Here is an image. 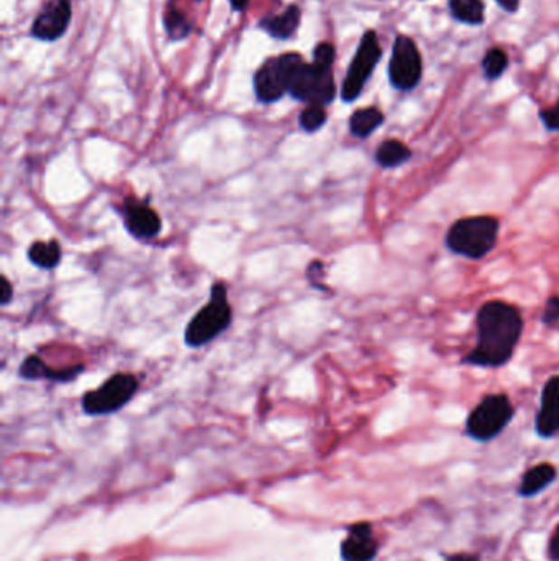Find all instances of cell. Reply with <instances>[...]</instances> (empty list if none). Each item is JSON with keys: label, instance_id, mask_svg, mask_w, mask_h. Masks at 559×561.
Masks as SVG:
<instances>
[{"label": "cell", "instance_id": "obj_3", "mask_svg": "<svg viewBox=\"0 0 559 561\" xmlns=\"http://www.w3.org/2000/svg\"><path fill=\"white\" fill-rule=\"evenodd\" d=\"M500 220L496 215H469L453 222L445 235L446 250L455 256L481 261L497 246Z\"/></svg>", "mask_w": 559, "mask_h": 561}, {"label": "cell", "instance_id": "obj_26", "mask_svg": "<svg viewBox=\"0 0 559 561\" xmlns=\"http://www.w3.org/2000/svg\"><path fill=\"white\" fill-rule=\"evenodd\" d=\"M324 264L320 261H312L308 270H307V278L310 280V284L314 286L315 290H327L324 284H320V280H324Z\"/></svg>", "mask_w": 559, "mask_h": 561}, {"label": "cell", "instance_id": "obj_17", "mask_svg": "<svg viewBox=\"0 0 559 561\" xmlns=\"http://www.w3.org/2000/svg\"><path fill=\"white\" fill-rule=\"evenodd\" d=\"M385 122V115L377 107H363L351 114L348 128L355 138L366 140L376 133Z\"/></svg>", "mask_w": 559, "mask_h": 561}, {"label": "cell", "instance_id": "obj_27", "mask_svg": "<svg viewBox=\"0 0 559 561\" xmlns=\"http://www.w3.org/2000/svg\"><path fill=\"white\" fill-rule=\"evenodd\" d=\"M12 299H14V286L10 284V280L5 276H2V282H0V304L4 308H7L10 302H12Z\"/></svg>", "mask_w": 559, "mask_h": 561}, {"label": "cell", "instance_id": "obj_1", "mask_svg": "<svg viewBox=\"0 0 559 561\" xmlns=\"http://www.w3.org/2000/svg\"><path fill=\"white\" fill-rule=\"evenodd\" d=\"M476 343L463 357L471 368L498 369L508 365L524 337V314L516 304L490 299L476 312Z\"/></svg>", "mask_w": 559, "mask_h": 561}, {"label": "cell", "instance_id": "obj_32", "mask_svg": "<svg viewBox=\"0 0 559 561\" xmlns=\"http://www.w3.org/2000/svg\"><path fill=\"white\" fill-rule=\"evenodd\" d=\"M199 2H201V0H199Z\"/></svg>", "mask_w": 559, "mask_h": 561}, {"label": "cell", "instance_id": "obj_24", "mask_svg": "<svg viewBox=\"0 0 559 561\" xmlns=\"http://www.w3.org/2000/svg\"><path fill=\"white\" fill-rule=\"evenodd\" d=\"M540 320L548 328H556L559 325V294H553L545 300Z\"/></svg>", "mask_w": 559, "mask_h": 561}, {"label": "cell", "instance_id": "obj_6", "mask_svg": "<svg viewBox=\"0 0 559 561\" xmlns=\"http://www.w3.org/2000/svg\"><path fill=\"white\" fill-rule=\"evenodd\" d=\"M138 387L140 383L137 376L130 373H115L97 389L82 395V411L92 417L118 413L138 393Z\"/></svg>", "mask_w": 559, "mask_h": 561}, {"label": "cell", "instance_id": "obj_14", "mask_svg": "<svg viewBox=\"0 0 559 561\" xmlns=\"http://www.w3.org/2000/svg\"><path fill=\"white\" fill-rule=\"evenodd\" d=\"M84 369H86L84 365H76V366H71V368L52 369L50 366H46V363L42 358L28 357L20 365L18 375H20V377H24V379H28V381L48 379V381H54V383H71L76 377L81 376V373Z\"/></svg>", "mask_w": 559, "mask_h": 561}, {"label": "cell", "instance_id": "obj_5", "mask_svg": "<svg viewBox=\"0 0 559 561\" xmlns=\"http://www.w3.org/2000/svg\"><path fill=\"white\" fill-rule=\"evenodd\" d=\"M516 417V405L506 393H492L482 397L468 414L464 435L478 443H489L507 429Z\"/></svg>", "mask_w": 559, "mask_h": 561}, {"label": "cell", "instance_id": "obj_21", "mask_svg": "<svg viewBox=\"0 0 559 561\" xmlns=\"http://www.w3.org/2000/svg\"><path fill=\"white\" fill-rule=\"evenodd\" d=\"M448 7L451 17L464 25L481 27L486 20V7L482 0H448Z\"/></svg>", "mask_w": 559, "mask_h": 561}, {"label": "cell", "instance_id": "obj_4", "mask_svg": "<svg viewBox=\"0 0 559 561\" xmlns=\"http://www.w3.org/2000/svg\"><path fill=\"white\" fill-rule=\"evenodd\" d=\"M233 320V310L228 300L225 282H213L210 298L201 310L189 320L184 330V343L189 348H202L227 330Z\"/></svg>", "mask_w": 559, "mask_h": 561}, {"label": "cell", "instance_id": "obj_12", "mask_svg": "<svg viewBox=\"0 0 559 561\" xmlns=\"http://www.w3.org/2000/svg\"><path fill=\"white\" fill-rule=\"evenodd\" d=\"M535 433L543 440L559 435V375L548 377L540 391V407L535 415Z\"/></svg>", "mask_w": 559, "mask_h": 561}, {"label": "cell", "instance_id": "obj_28", "mask_svg": "<svg viewBox=\"0 0 559 561\" xmlns=\"http://www.w3.org/2000/svg\"><path fill=\"white\" fill-rule=\"evenodd\" d=\"M546 553H548V558L551 561H559V524L551 534Z\"/></svg>", "mask_w": 559, "mask_h": 561}, {"label": "cell", "instance_id": "obj_2", "mask_svg": "<svg viewBox=\"0 0 559 561\" xmlns=\"http://www.w3.org/2000/svg\"><path fill=\"white\" fill-rule=\"evenodd\" d=\"M335 46L328 42L317 44L314 60L298 62L292 72L289 96L306 106L328 107L336 97V84L333 78Z\"/></svg>", "mask_w": 559, "mask_h": 561}, {"label": "cell", "instance_id": "obj_7", "mask_svg": "<svg viewBox=\"0 0 559 561\" xmlns=\"http://www.w3.org/2000/svg\"><path fill=\"white\" fill-rule=\"evenodd\" d=\"M381 58H383V46L379 43L377 33L374 30H367L365 35L361 36L358 50L353 56L350 68L346 71V78L341 84V100L345 104L358 100Z\"/></svg>", "mask_w": 559, "mask_h": 561}, {"label": "cell", "instance_id": "obj_22", "mask_svg": "<svg viewBox=\"0 0 559 561\" xmlns=\"http://www.w3.org/2000/svg\"><path fill=\"white\" fill-rule=\"evenodd\" d=\"M508 68V56L500 48H490L481 62L482 74L488 81H497Z\"/></svg>", "mask_w": 559, "mask_h": 561}, {"label": "cell", "instance_id": "obj_18", "mask_svg": "<svg viewBox=\"0 0 559 561\" xmlns=\"http://www.w3.org/2000/svg\"><path fill=\"white\" fill-rule=\"evenodd\" d=\"M163 25L169 42H183L193 33L194 22L189 15L177 5V0H167L166 9L163 14Z\"/></svg>", "mask_w": 559, "mask_h": 561}, {"label": "cell", "instance_id": "obj_31", "mask_svg": "<svg viewBox=\"0 0 559 561\" xmlns=\"http://www.w3.org/2000/svg\"><path fill=\"white\" fill-rule=\"evenodd\" d=\"M228 2H230V5H232V10H233V12H245L248 4H250L251 0H228Z\"/></svg>", "mask_w": 559, "mask_h": 561}, {"label": "cell", "instance_id": "obj_8", "mask_svg": "<svg viewBox=\"0 0 559 561\" xmlns=\"http://www.w3.org/2000/svg\"><path fill=\"white\" fill-rule=\"evenodd\" d=\"M302 60V54L284 53L262 62L253 78L254 96L258 102L274 104L289 94L292 72Z\"/></svg>", "mask_w": 559, "mask_h": 561}, {"label": "cell", "instance_id": "obj_16", "mask_svg": "<svg viewBox=\"0 0 559 561\" xmlns=\"http://www.w3.org/2000/svg\"><path fill=\"white\" fill-rule=\"evenodd\" d=\"M558 478V470L556 466L551 463H538L532 466L525 471L516 494L524 499H532L536 498L538 494H542L545 490H548L553 482Z\"/></svg>", "mask_w": 559, "mask_h": 561}, {"label": "cell", "instance_id": "obj_23", "mask_svg": "<svg viewBox=\"0 0 559 561\" xmlns=\"http://www.w3.org/2000/svg\"><path fill=\"white\" fill-rule=\"evenodd\" d=\"M327 107L322 106H306V109L298 115V125L306 133L318 132L320 128H324L325 123L328 120L327 115Z\"/></svg>", "mask_w": 559, "mask_h": 561}, {"label": "cell", "instance_id": "obj_15", "mask_svg": "<svg viewBox=\"0 0 559 561\" xmlns=\"http://www.w3.org/2000/svg\"><path fill=\"white\" fill-rule=\"evenodd\" d=\"M300 17H302V12L298 9V5L292 4L280 14L264 15L260 20L258 27L261 28L262 32H266L274 40L286 42V40H290L292 36L296 35L298 25H300Z\"/></svg>", "mask_w": 559, "mask_h": 561}, {"label": "cell", "instance_id": "obj_9", "mask_svg": "<svg viewBox=\"0 0 559 561\" xmlns=\"http://www.w3.org/2000/svg\"><path fill=\"white\" fill-rule=\"evenodd\" d=\"M423 76V62L419 46L411 36L397 35L387 66V78L395 90L411 92Z\"/></svg>", "mask_w": 559, "mask_h": 561}, {"label": "cell", "instance_id": "obj_25", "mask_svg": "<svg viewBox=\"0 0 559 561\" xmlns=\"http://www.w3.org/2000/svg\"><path fill=\"white\" fill-rule=\"evenodd\" d=\"M538 115H540V120H542L543 127L546 128V132H559V100L554 106L542 109Z\"/></svg>", "mask_w": 559, "mask_h": 561}, {"label": "cell", "instance_id": "obj_10", "mask_svg": "<svg viewBox=\"0 0 559 561\" xmlns=\"http://www.w3.org/2000/svg\"><path fill=\"white\" fill-rule=\"evenodd\" d=\"M71 18V0H46L32 24L30 35L40 42H56L68 32Z\"/></svg>", "mask_w": 559, "mask_h": 561}, {"label": "cell", "instance_id": "obj_29", "mask_svg": "<svg viewBox=\"0 0 559 561\" xmlns=\"http://www.w3.org/2000/svg\"><path fill=\"white\" fill-rule=\"evenodd\" d=\"M496 2L500 9L506 10L508 14H516L520 7V0H496Z\"/></svg>", "mask_w": 559, "mask_h": 561}, {"label": "cell", "instance_id": "obj_13", "mask_svg": "<svg viewBox=\"0 0 559 561\" xmlns=\"http://www.w3.org/2000/svg\"><path fill=\"white\" fill-rule=\"evenodd\" d=\"M377 542L373 527L359 522L350 527L346 538L341 544L343 561H373L377 556Z\"/></svg>", "mask_w": 559, "mask_h": 561}, {"label": "cell", "instance_id": "obj_19", "mask_svg": "<svg viewBox=\"0 0 559 561\" xmlns=\"http://www.w3.org/2000/svg\"><path fill=\"white\" fill-rule=\"evenodd\" d=\"M413 158V151L409 145L397 138L384 140L376 148L374 161L383 169H397V167L407 165Z\"/></svg>", "mask_w": 559, "mask_h": 561}, {"label": "cell", "instance_id": "obj_11", "mask_svg": "<svg viewBox=\"0 0 559 561\" xmlns=\"http://www.w3.org/2000/svg\"><path fill=\"white\" fill-rule=\"evenodd\" d=\"M123 225L131 237L147 242L161 233L163 222L155 209L149 207L148 202H141L135 197H127L122 207Z\"/></svg>", "mask_w": 559, "mask_h": 561}, {"label": "cell", "instance_id": "obj_30", "mask_svg": "<svg viewBox=\"0 0 559 561\" xmlns=\"http://www.w3.org/2000/svg\"><path fill=\"white\" fill-rule=\"evenodd\" d=\"M445 561H479V558L471 553H455L448 556Z\"/></svg>", "mask_w": 559, "mask_h": 561}, {"label": "cell", "instance_id": "obj_20", "mask_svg": "<svg viewBox=\"0 0 559 561\" xmlns=\"http://www.w3.org/2000/svg\"><path fill=\"white\" fill-rule=\"evenodd\" d=\"M26 256H28L30 263L36 268L44 270V271H52L54 268H58V264L62 263V245L58 240H48V242L36 240L28 248Z\"/></svg>", "mask_w": 559, "mask_h": 561}]
</instances>
